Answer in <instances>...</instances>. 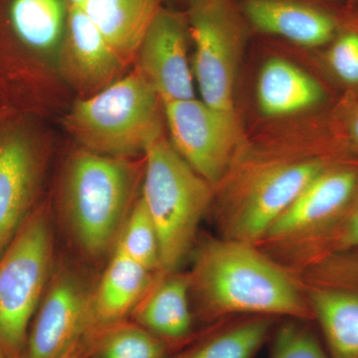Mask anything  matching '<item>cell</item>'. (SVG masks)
<instances>
[{
  "mask_svg": "<svg viewBox=\"0 0 358 358\" xmlns=\"http://www.w3.org/2000/svg\"><path fill=\"white\" fill-rule=\"evenodd\" d=\"M86 345L85 341H80L76 345L73 346L69 352H66L61 358H86Z\"/></svg>",
  "mask_w": 358,
  "mask_h": 358,
  "instance_id": "obj_26",
  "label": "cell"
},
{
  "mask_svg": "<svg viewBox=\"0 0 358 358\" xmlns=\"http://www.w3.org/2000/svg\"><path fill=\"white\" fill-rule=\"evenodd\" d=\"M0 358H10V357H4V355H2L1 353H0Z\"/></svg>",
  "mask_w": 358,
  "mask_h": 358,
  "instance_id": "obj_31",
  "label": "cell"
},
{
  "mask_svg": "<svg viewBox=\"0 0 358 358\" xmlns=\"http://www.w3.org/2000/svg\"><path fill=\"white\" fill-rule=\"evenodd\" d=\"M242 15L233 0H189L193 72L200 95L206 105L228 113H235V77L244 39Z\"/></svg>",
  "mask_w": 358,
  "mask_h": 358,
  "instance_id": "obj_7",
  "label": "cell"
},
{
  "mask_svg": "<svg viewBox=\"0 0 358 358\" xmlns=\"http://www.w3.org/2000/svg\"><path fill=\"white\" fill-rule=\"evenodd\" d=\"M355 249H358V194L341 217L329 229L280 264L294 274L327 257Z\"/></svg>",
  "mask_w": 358,
  "mask_h": 358,
  "instance_id": "obj_22",
  "label": "cell"
},
{
  "mask_svg": "<svg viewBox=\"0 0 358 358\" xmlns=\"http://www.w3.org/2000/svg\"><path fill=\"white\" fill-rule=\"evenodd\" d=\"M131 315L171 350L182 348L193 338L194 324L187 273L160 272Z\"/></svg>",
  "mask_w": 358,
  "mask_h": 358,
  "instance_id": "obj_15",
  "label": "cell"
},
{
  "mask_svg": "<svg viewBox=\"0 0 358 358\" xmlns=\"http://www.w3.org/2000/svg\"><path fill=\"white\" fill-rule=\"evenodd\" d=\"M324 96V89L315 78L282 59H270L259 74L257 98L266 115L278 117L310 109Z\"/></svg>",
  "mask_w": 358,
  "mask_h": 358,
  "instance_id": "obj_20",
  "label": "cell"
},
{
  "mask_svg": "<svg viewBox=\"0 0 358 358\" xmlns=\"http://www.w3.org/2000/svg\"><path fill=\"white\" fill-rule=\"evenodd\" d=\"M275 320L258 315L219 320L167 358H254L274 331Z\"/></svg>",
  "mask_w": 358,
  "mask_h": 358,
  "instance_id": "obj_17",
  "label": "cell"
},
{
  "mask_svg": "<svg viewBox=\"0 0 358 358\" xmlns=\"http://www.w3.org/2000/svg\"><path fill=\"white\" fill-rule=\"evenodd\" d=\"M301 287L313 320L324 334L329 357L358 358V292L308 285Z\"/></svg>",
  "mask_w": 358,
  "mask_h": 358,
  "instance_id": "obj_19",
  "label": "cell"
},
{
  "mask_svg": "<svg viewBox=\"0 0 358 358\" xmlns=\"http://www.w3.org/2000/svg\"><path fill=\"white\" fill-rule=\"evenodd\" d=\"M162 100L138 68L95 95L77 101L64 126L81 148L114 157L145 154L162 129Z\"/></svg>",
  "mask_w": 358,
  "mask_h": 358,
  "instance_id": "obj_5",
  "label": "cell"
},
{
  "mask_svg": "<svg viewBox=\"0 0 358 358\" xmlns=\"http://www.w3.org/2000/svg\"><path fill=\"white\" fill-rule=\"evenodd\" d=\"M357 1H358V0H357Z\"/></svg>",
  "mask_w": 358,
  "mask_h": 358,
  "instance_id": "obj_32",
  "label": "cell"
},
{
  "mask_svg": "<svg viewBox=\"0 0 358 358\" xmlns=\"http://www.w3.org/2000/svg\"><path fill=\"white\" fill-rule=\"evenodd\" d=\"M45 164L43 145L31 127L0 124V256L38 205Z\"/></svg>",
  "mask_w": 358,
  "mask_h": 358,
  "instance_id": "obj_10",
  "label": "cell"
},
{
  "mask_svg": "<svg viewBox=\"0 0 358 358\" xmlns=\"http://www.w3.org/2000/svg\"><path fill=\"white\" fill-rule=\"evenodd\" d=\"M92 292L71 272L52 275L22 358H61L92 331Z\"/></svg>",
  "mask_w": 358,
  "mask_h": 358,
  "instance_id": "obj_11",
  "label": "cell"
},
{
  "mask_svg": "<svg viewBox=\"0 0 358 358\" xmlns=\"http://www.w3.org/2000/svg\"><path fill=\"white\" fill-rule=\"evenodd\" d=\"M86 358H167L173 350L134 320H122L85 338Z\"/></svg>",
  "mask_w": 358,
  "mask_h": 358,
  "instance_id": "obj_21",
  "label": "cell"
},
{
  "mask_svg": "<svg viewBox=\"0 0 358 358\" xmlns=\"http://www.w3.org/2000/svg\"><path fill=\"white\" fill-rule=\"evenodd\" d=\"M346 257L358 268V249L352 250V251L343 252Z\"/></svg>",
  "mask_w": 358,
  "mask_h": 358,
  "instance_id": "obj_28",
  "label": "cell"
},
{
  "mask_svg": "<svg viewBox=\"0 0 358 358\" xmlns=\"http://www.w3.org/2000/svg\"><path fill=\"white\" fill-rule=\"evenodd\" d=\"M307 320H287L275 331L268 358H331Z\"/></svg>",
  "mask_w": 358,
  "mask_h": 358,
  "instance_id": "obj_24",
  "label": "cell"
},
{
  "mask_svg": "<svg viewBox=\"0 0 358 358\" xmlns=\"http://www.w3.org/2000/svg\"><path fill=\"white\" fill-rule=\"evenodd\" d=\"M1 113H2V108H1V103H0V117H1Z\"/></svg>",
  "mask_w": 358,
  "mask_h": 358,
  "instance_id": "obj_30",
  "label": "cell"
},
{
  "mask_svg": "<svg viewBox=\"0 0 358 358\" xmlns=\"http://www.w3.org/2000/svg\"><path fill=\"white\" fill-rule=\"evenodd\" d=\"M190 257V293L203 322L252 315L313 320L296 278L255 244L204 235Z\"/></svg>",
  "mask_w": 358,
  "mask_h": 358,
  "instance_id": "obj_1",
  "label": "cell"
},
{
  "mask_svg": "<svg viewBox=\"0 0 358 358\" xmlns=\"http://www.w3.org/2000/svg\"><path fill=\"white\" fill-rule=\"evenodd\" d=\"M134 157H107L80 148L66 166L61 201L75 243L85 255L114 251L143 179Z\"/></svg>",
  "mask_w": 358,
  "mask_h": 358,
  "instance_id": "obj_2",
  "label": "cell"
},
{
  "mask_svg": "<svg viewBox=\"0 0 358 358\" xmlns=\"http://www.w3.org/2000/svg\"><path fill=\"white\" fill-rule=\"evenodd\" d=\"M58 51L63 76L84 95L82 98L107 88L129 67L81 6L68 7L65 34Z\"/></svg>",
  "mask_w": 358,
  "mask_h": 358,
  "instance_id": "obj_13",
  "label": "cell"
},
{
  "mask_svg": "<svg viewBox=\"0 0 358 358\" xmlns=\"http://www.w3.org/2000/svg\"><path fill=\"white\" fill-rule=\"evenodd\" d=\"M162 109L174 150L215 188L237 159L235 113L214 109L194 98L162 102Z\"/></svg>",
  "mask_w": 358,
  "mask_h": 358,
  "instance_id": "obj_9",
  "label": "cell"
},
{
  "mask_svg": "<svg viewBox=\"0 0 358 358\" xmlns=\"http://www.w3.org/2000/svg\"><path fill=\"white\" fill-rule=\"evenodd\" d=\"M350 136H352L353 143H355V147L358 148V107L357 110H355V112L353 113L352 120H350Z\"/></svg>",
  "mask_w": 358,
  "mask_h": 358,
  "instance_id": "obj_27",
  "label": "cell"
},
{
  "mask_svg": "<svg viewBox=\"0 0 358 358\" xmlns=\"http://www.w3.org/2000/svg\"><path fill=\"white\" fill-rule=\"evenodd\" d=\"M67 7L81 6L84 3L85 0H65Z\"/></svg>",
  "mask_w": 358,
  "mask_h": 358,
  "instance_id": "obj_29",
  "label": "cell"
},
{
  "mask_svg": "<svg viewBox=\"0 0 358 358\" xmlns=\"http://www.w3.org/2000/svg\"><path fill=\"white\" fill-rule=\"evenodd\" d=\"M54 262V236L46 203L35 207L0 256V353L22 358L28 333Z\"/></svg>",
  "mask_w": 358,
  "mask_h": 358,
  "instance_id": "obj_6",
  "label": "cell"
},
{
  "mask_svg": "<svg viewBox=\"0 0 358 358\" xmlns=\"http://www.w3.org/2000/svg\"><path fill=\"white\" fill-rule=\"evenodd\" d=\"M336 162L289 157L229 169L219 183L226 186L216 206L218 236L256 244L313 179Z\"/></svg>",
  "mask_w": 358,
  "mask_h": 358,
  "instance_id": "obj_4",
  "label": "cell"
},
{
  "mask_svg": "<svg viewBox=\"0 0 358 358\" xmlns=\"http://www.w3.org/2000/svg\"><path fill=\"white\" fill-rule=\"evenodd\" d=\"M159 273L152 272L114 250L102 279L92 292L90 334L126 320Z\"/></svg>",
  "mask_w": 358,
  "mask_h": 358,
  "instance_id": "obj_16",
  "label": "cell"
},
{
  "mask_svg": "<svg viewBox=\"0 0 358 358\" xmlns=\"http://www.w3.org/2000/svg\"><path fill=\"white\" fill-rule=\"evenodd\" d=\"M162 0H85L81 7L129 66Z\"/></svg>",
  "mask_w": 358,
  "mask_h": 358,
  "instance_id": "obj_18",
  "label": "cell"
},
{
  "mask_svg": "<svg viewBox=\"0 0 358 358\" xmlns=\"http://www.w3.org/2000/svg\"><path fill=\"white\" fill-rule=\"evenodd\" d=\"M358 194V162H336L313 179L255 244L282 262L341 217Z\"/></svg>",
  "mask_w": 358,
  "mask_h": 358,
  "instance_id": "obj_8",
  "label": "cell"
},
{
  "mask_svg": "<svg viewBox=\"0 0 358 358\" xmlns=\"http://www.w3.org/2000/svg\"><path fill=\"white\" fill-rule=\"evenodd\" d=\"M188 35L185 16L162 7L138 48L134 66L152 85L162 103L194 98L187 59Z\"/></svg>",
  "mask_w": 358,
  "mask_h": 358,
  "instance_id": "obj_12",
  "label": "cell"
},
{
  "mask_svg": "<svg viewBox=\"0 0 358 358\" xmlns=\"http://www.w3.org/2000/svg\"><path fill=\"white\" fill-rule=\"evenodd\" d=\"M141 199L159 240L162 272L179 271L199 241L215 189L178 154L164 129L145 150Z\"/></svg>",
  "mask_w": 358,
  "mask_h": 358,
  "instance_id": "obj_3",
  "label": "cell"
},
{
  "mask_svg": "<svg viewBox=\"0 0 358 358\" xmlns=\"http://www.w3.org/2000/svg\"><path fill=\"white\" fill-rule=\"evenodd\" d=\"M242 13L259 31L301 46H324L341 33L333 13L303 0H244Z\"/></svg>",
  "mask_w": 358,
  "mask_h": 358,
  "instance_id": "obj_14",
  "label": "cell"
},
{
  "mask_svg": "<svg viewBox=\"0 0 358 358\" xmlns=\"http://www.w3.org/2000/svg\"><path fill=\"white\" fill-rule=\"evenodd\" d=\"M327 52V62L334 75L350 86H358V31L339 33Z\"/></svg>",
  "mask_w": 358,
  "mask_h": 358,
  "instance_id": "obj_25",
  "label": "cell"
},
{
  "mask_svg": "<svg viewBox=\"0 0 358 358\" xmlns=\"http://www.w3.org/2000/svg\"><path fill=\"white\" fill-rule=\"evenodd\" d=\"M114 250L152 272H162L159 236L141 196L129 212Z\"/></svg>",
  "mask_w": 358,
  "mask_h": 358,
  "instance_id": "obj_23",
  "label": "cell"
}]
</instances>
